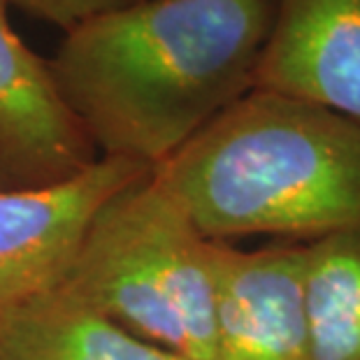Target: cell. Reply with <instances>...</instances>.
I'll use <instances>...</instances> for the list:
<instances>
[{
	"label": "cell",
	"instance_id": "obj_7",
	"mask_svg": "<svg viewBox=\"0 0 360 360\" xmlns=\"http://www.w3.org/2000/svg\"><path fill=\"white\" fill-rule=\"evenodd\" d=\"M360 124V0H277L254 89Z\"/></svg>",
	"mask_w": 360,
	"mask_h": 360
},
{
	"label": "cell",
	"instance_id": "obj_9",
	"mask_svg": "<svg viewBox=\"0 0 360 360\" xmlns=\"http://www.w3.org/2000/svg\"><path fill=\"white\" fill-rule=\"evenodd\" d=\"M302 302L314 360H360V228L304 242Z\"/></svg>",
	"mask_w": 360,
	"mask_h": 360
},
{
	"label": "cell",
	"instance_id": "obj_6",
	"mask_svg": "<svg viewBox=\"0 0 360 360\" xmlns=\"http://www.w3.org/2000/svg\"><path fill=\"white\" fill-rule=\"evenodd\" d=\"M304 242H221L212 360H314L302 302Z\"/></svg>",
	"mask_w": 360,
	"mask_h": 360
},
{
	"label": "cell",
	"instance_id": "obj_5",
	"mask_svg": "<svg viewBox=\"0 0 360 360\" xmlns=\"http://www.w3.org/2000/svg\"><path fill=\"white\" fill-rule=\"evenodd\" d=\"M0 0V193L79 177L98 151L60 101L47 58L17 35Z\"/></svg>",
	"mask_w": 360,
	"mask_h": 360
},
{
	"label": "cell",
	"instance_id": "obj_2",
	"mask_svg": "<svg viewBox=\"0 0 360 360\" xmlns=\"http://www.w3.org/2000/svg\"><path fill=\"white\" fill-rule=\"evenodd\" d=\"M151 174L214 242L360 228V124L279 94L249 91Z\"/></svg>",
	"mask_w": 360,
	"mask_h": 360
},
{
	"label": "cell",
	"instance_id": "obj_1",
	"mask_svg": "<svg viewBox=\"0 0 360 360\" xmlns=\"http://www.w3.org/2000/svg\"><path fill=\"white\" fill-rule=\"evenodd\" d=\"M277 0H147L68 30L47 60L101 158L154 170L254 89Z\"/></svg>",
	"mask_w": 360,
	"mask_h": 360
},
{
	"label": "cell",
	"instance_id": "obj_4",
	"mask_svg": "<svg viewBox=\"0 0 360 360\" xmlns=\"http://www.w3.org/2000/svg\"><path fill=\"white\" fill-rule=\"evenodd\" d=\"M151 167L98 158L86 172L35 191L0 193V326L33 297L60 286L91 217Z\"/></svg>",
	"mask_w": 360,
	"mask_h": 360
},
{
	"label": "cell",
	"instance_id": "obj_10",
	"mask_svg": "<svg viewBox=\"0 0 360 360\" xmlns=\"http://www.w3.org/2000/svg\"><path fill=\"white\" fill-rule=\"evenodd\" d=\"M7 3L26 12L28 17L58 26L68 33V30L82 26L84 21L128 10V7L142 5L147 0H7Z\"/></svg>",
	"mask_w": 360,
	"mask_h": 360
},
{
	"label": "cell",
	"instance_id": "obj_3",
	"mask_svg": "<svg viewBox=\"0 0 360 360\" xmlns=\"http://www.w3.org/2000/svg\"><path fill=\"white\" fill-rule=\"evenodd\" d=\"M219 247L149 172L98 207L60 288L160 349L212 360Z\"/></svg>",
	"mask_w": 360,
	"mask_h": 360
},
{
	"label": "cell",
	"instance_id": "obj_8",
	"mask_svg": "<svg viewBox=\"0 0 360 360\" xmlns=\"http://www.w3.org/2000/svg\"><path fill=\"white\" fill-rule=\"evenodd\" d=\"M0 360H188L128 333L60 286L0 326Z\"/></svg>",
	"mask_w": 360,
	"mask_h": 360
}]
</instances>
